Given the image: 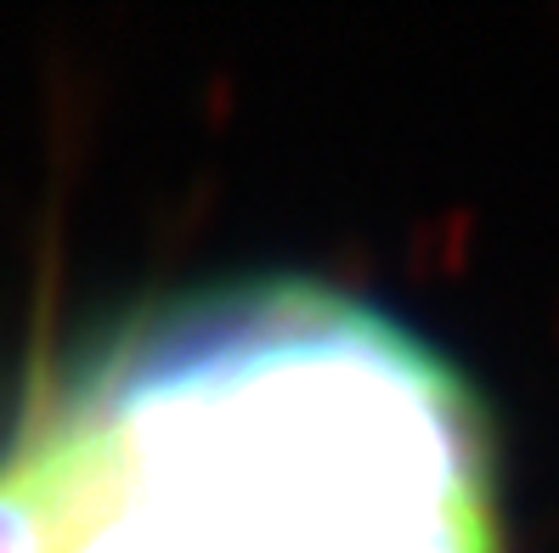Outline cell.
<instances>
[{"label": "cell", "mask_w": 559, "mask_h": 553, "mask_svg": "<svg viewBox=\"0 0 559 553\" xmlns=\"http://www.w3.org/2000/svg\"><path fill=\"white\" fill-rule=\"evenodd\" d=\"M0 553H503L469 384L317 282L124 322L0 446Z\"/></svg>", "instance_id": "6da1fadb"}]
</instances>
